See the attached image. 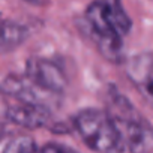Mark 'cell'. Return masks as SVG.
<instances>
[{
  "label": "cell",
  "mask_w": 153,
  "mask_h": 153,
  "mask_svg": "<svg viewBox=\"0 0 153 153\" xmlns=\"http://www.w3.org/2000/svg\"><path fill=\"white\" fill-rule=\"evenodd\" d=\"M38 150L44 152V153H62V152H74V149L63 146V144H57V143H48L42 147H39Z\"/></svg>",
  "instance_id": "cell-11"
},
{
  "label": "cell",
  "mask_w": 153,
  "mask_h": 153,
  "mask_svg": "<svg viewBox=\"0 0 153 153\" xmlns=\"http://www.w3.org/2000/svg\"><path fill=\"white\" fill-rule=\"evenodd\" d=\"M24 74L39 86L57 95H63L69 86L68 75L63 68L56 60L47 57H30L26 62Z\"/></svg>",
  "instance_id": "cell-4"
},
{
  "label": "cell",
  "mask_w": 153,
  "mask_h": 153,
  "mask_svg": "<svg viewBox=\"0 0 153 153\" xmlns=\"http://www.w3.org/2000/svg\"><path fill=\"white\" fill-rule=\"evenodd\" d=\"M8 122L26 129L47 128L50 126L51 122V110L29 102H23V101H17V104L9 102Z\"/></svg>",
  "instance_id": "cell-6"
},
{
  "label": "cell",
  "mask_w": 153,
  "mask_h": 153,
  "mask_svg": "<svg viewBox=\"0 0 153 153\" xmlns=\"http://www.w3.org/2000/svg\"><path fill=\"white\" fill-rule=\"evenodd\" d=\"M24 2L30 3V5H36V6H42L47 3V0H24Z\"/></svg>",
  "instance_id": "cell-12"
},
{
  "label": "cell",
  "mask_w": 153,
  "mask_h": 153,
  "mask_svg": "<svg viewBox=\"0 0 153 153\" xmlns=\"http://www.w3.org/2000/svg\"><path fill=\"white\" fill-rule=\"evenodd\" d=\"M38 149L39 147L35 138L26 134L12 135L8 137L6 140L0 137V152L3 153H32V152H38Z\"/></svg>",
  "instance_id": "cell-9"
},
{
  "label": "cell",
  "mask_w": 153,
  "mask_h": 153,
  "mask_svg": "<svg viewBox=\"0 0 153 153\" xmlns=\"http://www.w3.org/2000/svg\"><path fill=\"white\" fill-rule=\"evenodd\" d=\"M30 36L27 26L12 21L0 20V53H6L23 45Z\"/></svg>",
  "instance_id": "cell-8"
},
{
  "label": "cell",
  "mask_w": 153,
  "mask_h": 153,
  "mask_svg": "<svg viewBox=\"0 0 153 153\" xmlns=\"http://www.w3.org/2000/svg\"><path fill=\"white\" fill-rule=\"evenodd\" d=\"M105 20L125 38L132 29V20L128 15L122 0H96Z\"/></svg>",
  "instance_id": "cell-7"
},
{
  "label": "cell",
  "mask_w": 153,
  "mask_h": 153,
  "mask_svg": "<svg viewBox=\"0 0 153 153\" xmlns=\"http://www.w3.org/2000/svg\"><path fill=\"white\" fill-rule=\"evenodd\" d=\"M126 75L141 98L153 108V53L134 56L126 65Z\"/></svg>",
  "instance_id": "cell-5"
},
{
  "label": "cell",
  "mask_w": 153,
  "mask_h": 153,
  "mask_svg": "<svg viewBox=\"0 0 153 153\" xmlns=\"http://www.w3.org/2000/svg\"><path fill=\"white\" fill-rule=\"evenodd\" d=\"M76 24H78L81 33H84L92 41L95 48L105 60L111 63H120L123 60V36L105 20L96 0H93L86 8L84 15L78 20Z\"/></svg>",
  "instance_id": "cell-2"
},
{
  "label": "cell",
  "mask_w": 153,
  "mask_h": 153,
  "mask_svg": "<svg viewBox=\"0 0 153 153\" xmlns=\"http://www.w3.org/2000/svg\"><path fill=\"white\" fill-rule=\"evenodd\" d=\"M8 105H9V102L5 96V92L0 89V129L8 122Z\"/></svg>",
  "instance_id": "cell-10"
},
{
  "label": "cell",
  "mask_w": 153,
  "mask_h": 153,
  "mask_svg": "<svg viewBox=\"0 0 153 153\" xmlns=\"http://www.w3.org/2000/svg\"><path fill=\"white\" fill-rule=\"evenodd\" d=\"M72 126L83 143L95 152H119V134L108 111L84 108L72 117Z\"/></svg>",
  "instance_id": "cell-1"
},
{
  "label": "cell",
  "mask_w": 153,
  "mask_h": 153,
  "mask_svg": "<svg viewBox=\"0 0 153 153\" xmlns=\"http://www.w3.org/2000/svg\"><path fill=\"white\" fill-rule=\"evenodd\" d=\"M2 90L5 95H11L17 101L29 102L33 105H39L48 110H53L59 105L60 99L57 93L47 90L45 87L35 83L32 78L24 75H9L2 83Z\"/></svg>",
  "instance_id": "cell-3"
}]
</instances>
